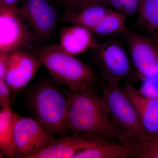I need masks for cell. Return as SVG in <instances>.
<instances>
[{
    "instance_id": "obj_1",
    "label": "cell",
    "mask_w": 158,
    "mask_h": 158,
    "mask_svg": "<svg viewBox=\"0 0 158 158\" xmlns=\"http://www.w3.org/2000/svg\"><path fill=\"white\" fill-rule=\"evenodd\" d=\"M96 88L81 91L68 90L69 131L118 141L128 147L113 125L101 93H98Z\"/></svg>"
},
{
    "instance_id": "obj_2",
    "label": "cell",
    "mask_w": 158,
    "mask_h": 158,
    "mask_svg": "<svg viewBox=\"0 0 158 158\" xmlns=\"http://www.w3.org/2000/svg\"><path fill=\"white\" fill-rule=\"evenodd\" d=\"M32 116L54 136H66L69 94L55 81L43 80L32 86L26 97Z\"/></svg>"
},
{
    "instance_id": "obj_3",
    "label": "cell",
    "mask_w": 158,
    "mask_h": 158,
    "mask_svg": "<svg viewBox=\"0 0 158 158\" xmlns=\"http://www.w3.org/2000/svg\"><path fill=\"white\" fill-rule=\"evenodd\" d=\"M34 53L54 81L73 91H84L100 86V77L88 64L66 52L59 45L34 47Z\"/></svg>"
},
{
    "instance_id": "obj_4",
    "label": "cell",
    "mask_w": 158,
    "mask_h": 158,
    "mask_svg": "<svg viewBox=\"0 0 158 158\" xmlns=\"http://www.w3.org/2000/svg\"><path fill=\"white\" fill-rule=\"evenodd\" d=\"M101 94L113 125L135 150L140 142L150 139L142 126L135 109L119 83L102 81Z\"/></svg>"
},
{
    "instance_id": "obj_5",
    "label": "cell",
    "mask_w": 158,
    "mask_h": 158,
    "mask_svg": "<svg viewBox=\"0 0 158 158\" xmlns=\"http://www.w3.org/2000/svg\"><path fill=\"white\" fill-rule=\"evenodd\" d=\"M19 7L0 4V52L32 51L39 41Z\"/></svg>"
},
{
    "instance_id": "obj_6",
    "label": "cell",
    "mask_w": 158,
    "mask_h": 158,
    "mask_svg": "<svg viewBox=\"0 0 158 158\" xmlns=\"http://www.w3.org/2000/svg\"><path fill=\"white\" fill-rule=\"evenodd\" d=\"M93 58L98 68L102 81L118 83L137 81L138 77L133 67L131 57L124 48L114 41L98 44Z\"/></svg>"
},
{
    "instance_id": "obj_7",
    "label": "cell",
    "mask_w": 158,
    "mask_h": 158,
    "mask_svg": "<svg viewBox=\"0 0 158 158\" xmlns=\"http://www.w3.org/2000/svg\"><path fill=\"white\" fill-rule=\"evenodd\" d=\"M55 139L34 117L18 115L13 130L14 158H30Z\"/></svg>"
},
{
    "instance_id": "obj_8",
    "label": "cell",
    "mask_w": 158,
    "mask_h": 158,
    "mask_svg": "<svg viewBox=\"0 0 158 158\" xmlns=\"http://www.w3.org/2000/svg\"><path fill=\"white\" fill-rule=\"evenodd\" d=\"M136 75L142 81L158 79V49L146 36L126 28L123 31Z\"/></svg>"
},
{
    "instance_id": "obj_9",
    "label": "cell",
    "mask_w": 158,
    "mask_h": 158,
    "mask_svg": "<svg viewBox=\"0 0 158 158\" xmlns=\"http://www.w3.org/2000/svg\"><path fill=\"white\" fill-rule=\"evenodd\" d=\"M54 0H23L19 7L38 40L47 39L56 30L61 15Z\"/></svg>"
},
{
    "instance_id": "obj_10",
    "label": "cell",
    "mask_w": 158,
    "mask_h": 158,
    "mask_svg": "<svg viewBox=\"0 0 158 158\" xmlns=\"http://www.w3.org/2000/svg\"><path fill=\"white\" fill-rule=\"evenodd\" d=\"M111 141L113 140L73 133L55 139L30 158H74L82 151Z\"/></svg>"
},
{
    "instance_id": "obj_11",
    "label": "cell",
    "mask_w": 158,
    "mask_h": 158,
    "mask_svg": "<svg viewBox=\"0 0 158 158\" xmlns=\"http://www.w3.org/2000/svg\"><path fill=\"white\" fill-rule=\"evenodd\" d=\"M42 65L38 57L30 50L10 53L5 81L14 93L26 88Z\"/></svg>"
},
{
    "instance_id": "obj_12",
    "label": "cell",
    "mask_w": 158,
    "mask_h": 158,
    "mask_svg": "<svg viewBox=\"0 0 158 158\" xmlns=\"http://www.w3.org/2000/svg\"><path fill=\"white\" fill-rule=\"evenodd\" d=\"M151 138H158V101L146 96L130 82L122 87Z\"/></svg>"
},
{
    "instance_id": "obj_13",
    "label": "cell",
    "mask_w": 158,
    "mask_h": 158,
    "mask_svg": "<svg viewBox=\"0 0 158 158\" xmlns=\"http://www.w3.org/2000/svg\"><path fill=\"white\" fill-rule=\"evenodd\" d=\"M94 34L92 31L81 26L64 27L59 32V45L71 55H80L89 49L95 48L98 45Z\"/></svg>"
},
{
    "instance_id": "obj_14",
    "label": "cell",
    "mask_w": 158,
    "mask_h": 158,
    "mask_svg": "<svg viewBox=\"0 0 158 158\" xmlns=\"http://www.w3.org/2000/svg\"><path fill=\"white\" fill-rule=\"evenodd\" d=\"M113 9L102 4L91 5L78 11L63 12L59 22L81 26L92 31L95 26Z\"/></svg>"
},
{
    "instance_id": "obj_15",
    "label": "cell",
    "mask_w": 158,
    "mask_h": 158,
    "mask_svg": "<svg viewBox=\"0 0 158 158\" xmlns=\"http://www.w3.org/2000/svg\"><path fill=\"white\" fill-rule=\"evenodd\" d=\"M135 155L132 148L121 142L111 141L82 151L74 158H124Z\"/></svg>"
},
{
    "instance_id": "obj_16",
    "label": "cell",
    "mask_w": 158,
    "mask_h": 158,
    "mask_svg": "<svg viewBox=\"0 0 158 158\" xmlns=\"http://www.w3.org/2000/svg\"><path fill=\"white\" fill-rule=\"evenodd\" d=\"M18 114L10 106L0 110V149L8 158H14L13 130Z\"/></svg>"
},
{
    "instance_id": "obj_17",
    "label": "cell",
    "mask_w": 158,
    "mask_h": 158,
    "mask_svg": "<svg viewBox=\"0 0 158 158\" xmlns=\"http://www.w3.org/2000/svg\"><path fill=\"white\" fill-rule=\"evenodd\" d=\"M126 15L120 11H112L107 14L92 30L94 34L109 35L123 32L126 29Z\"/></svg>"
},
{
    "instance_id": "obj_18",
    "label": "cell",
    "mask_w": 158,
    "mask_h": 158,
    "mask_svg": "<svg viewBox=\"0 0 158 158\" xmlns=\"http://www.w3.org/2000/svg\"><path fill=\"white\" fill-rule=\"evenodd\" d=\"M138 22L146 31H158V0H140Z\"/></svg>"
},
{
    "instance_id": "obj_19",
    "label": "cell",
    "mask_w": 158,
    "mask_h": 158,
    "mask_svg": "<svg viewBox=\"0 0 158 158\" xmlns=\"http://www.w3.org/2000/svg\"><path fill=\"white\" fill-rule=\"evenodd\" d=\"M135 157L158 158V138L140 142L135 149Z\"/></svg>"
},
{
    "instance_id": "obj_20",
    "label": "cell",
    "mask_w": 158,
    "mask_h": 158,
    "mask_svg": "<svg viewBox=\"0 0 158 158\" xmlns=\"http://www.w3.org/2000/svg\"><path fill=\"white\" fill-rule=\"evenodd\" d=\"M65 8L63 12L78 11L85 7L95 4H102L109 7V0H59Z\"/></svg>"
},
{
    "instance_id": "obj_21",
    "label": "cell",
    "mask_w": 158,
    "mask_h": 158,
    "mask_svg": "<svg viewBox=\"0 0 158 158\" xmlns=\"http://www.w3.org/2000/svg\"><path fill=\"white\" fill-rule=\"evenodd\" d=\"M139 90L146 96L158 101V80L143 81Z\"/></svg>"
},
{
    "instance_id": "obj_22",
    "label": "cell",
    "mask_w": 158,
    "mask_h": 158,
    "mask_svg": "<svg viewBox=\"0 0 158 158\" xmlns=\"http://www.w3.org/2000/svg\"><path fill=\"white\" fill-rule=\"evenodd\" d=\"M11 91V88L5 80H0V105L1 107L10 106Z\"/></svg>"
},
{
    "instance_id": "obj_23",
    "label": "cell",
    "mask_w": 158,
    "mask_h": 158,
    "mask_svg": "<svg viewBox=\"0 0 158 158\" xmlns=\"http://www.w3.org/2000/svg\"><path fill=\"white\" fill-rule=\"evenodd\" d=\"M140 0H125L121 12L126 15H132L138 12Z\"/></svg>"
},
{
    "instance_id": "obj_24",
    "label": "cell",
    "mask_w": 158,
    "mask_h": 158,
    "mask_svg": "<svg viewBox=\"0 0 158 158\" xmlns=\"http://www.w3.org/2000/svg\"><path fill=\"white\" fill-rule=\"evenodd\" d=\"M10 53L0 52V80H5Z\"/></svg>"
},
{
    "instance_id": "obj_25",
    "label": "cell",
    "mask_w": 158,
    "mask_h": 158,
    "mask_svg": "<svg viewBox=\"0 0 158 158\" xmlns=\"http://www.w3.org/2000/svg\"><path fill=\"white\" fill-rule=\"evenodd\" d=\"M110 6L116 9L117 11L121 12L124 5L125 0H109Z\"/></svg>"
},
{
    "instance_id": "obj_26",
    "label": "cell",
    "mask_w": 158,
    "mask_h": 158,
    "mask_svg": "<svg viewBox=\"0 0 158 158\" xmlns=\"http://www.w3.org/2000/svg\"><path fill=\"white\" fill-rule=\"evenodd\" d=\"M146 36L156 46L158 49V31H148Z\"/></svg>"
},
{
    "instance_id": "obj_27",
    "label": "cell",
    "mask_w": 158,
    "mask_h": 158,
    "mask_svg": "<svg viewBox=\"0 0 158 158\" xmlns=\"http://www.w3.org/2000/svg\"><path fill=\"white\" fill-rule=\"evenodd\" d=\"M19 0H0V4L7 6H17Z\"/></svg>"
},
{
    "instance_id": "obj_28",
    "label": "cell",
    "mask_w": 158,
    "mask_h": 158,
    "mask_svg": "<svg viewBox=\"0 0 158 158\" xmlns=\"http://www.w3.org/2000/svg\"><path fill=\"white\" fill-rule=\"evenodd\" d=\"M58 1H59V0H58Z\"/></svg>"
}]
</instances>
